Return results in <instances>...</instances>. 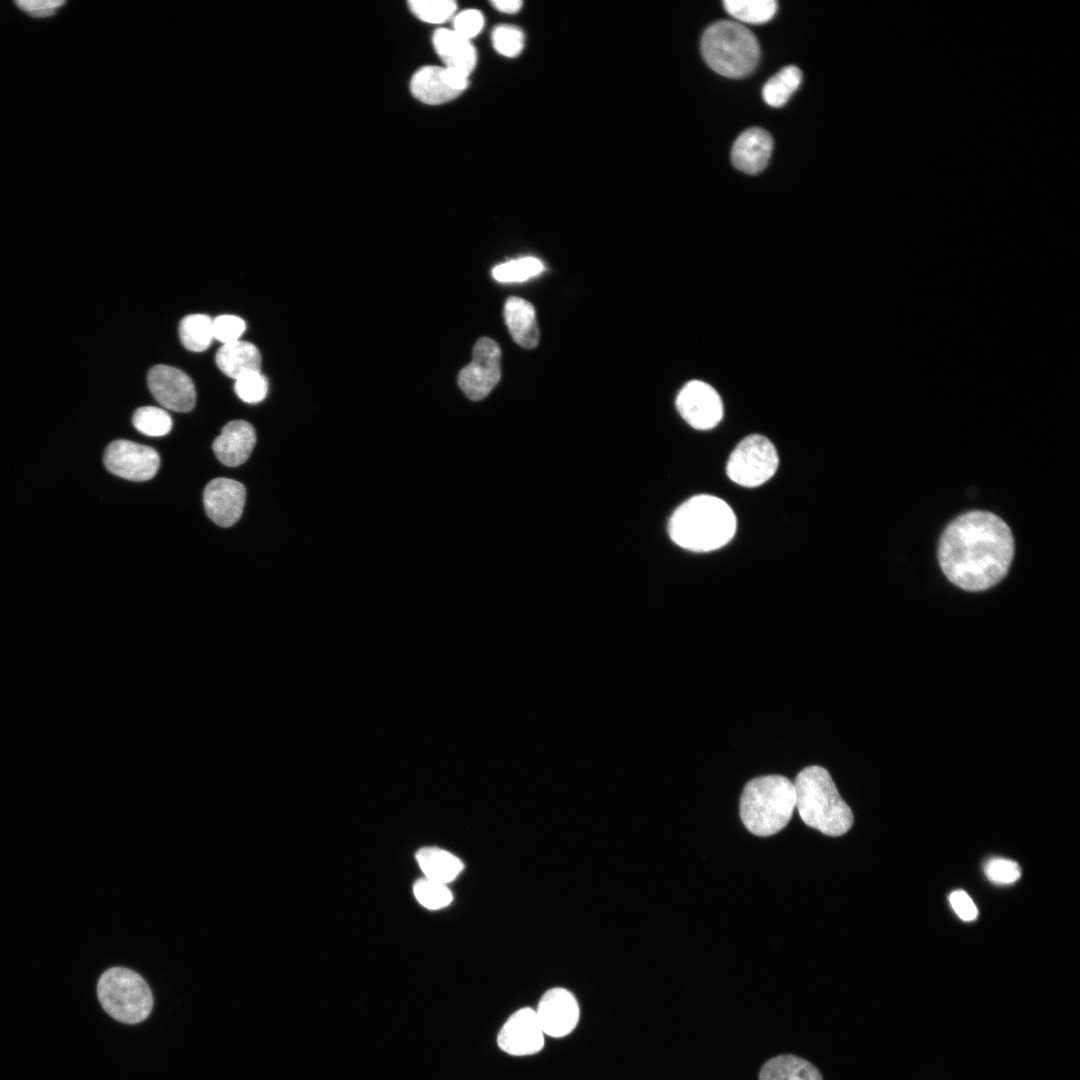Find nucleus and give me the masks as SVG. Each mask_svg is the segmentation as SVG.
I'll use <instances>...</instances> for the list:
<instances>
[{
    "label": "nucleus",
    "mask_w": 1080,
    "mask_h": 1080,
    "mask_svg": "<svg viewBox=\"0 0 1080 1080\" xmlns=\"http://www.w3.org/2000/svg\"><path fill=\"white\" fill-rule=\"evenodd\" d=\"M1014 556L1009 526L987 511H970L954 519L938 546L940 567L954 585L983 591L1001 581Z\"/></svg>",
    "instance_id": "nucleus-1"
},
{
    "label": "nucleus",
    "mask_w": 1080,
    "mask_h": 1080,
    "mask_svg": "<svg viewBox=\"0 0 1080 1080\" xmlns=\"http://www.w3.org/2000/svg\"><path fill=\"white\" fill-rule=\"evenodd\" d=\"M736 531V517L722 499L694 496L681 504L668 523L669 536L680 547L707 552L726 545Z\"/></svg>",
    "instance_id": "nucleus-2"
},
{
    "label": "nucleus",
    "mask_w": 1080,
    "mask_h": 1080,
    "mask_svg": "<svg viewBox=\"0 0 1080 1080\" xmlns=\"http://www.w3.org/2000/svg\"><path fill=\"white\" fill-rule=\"evenodd\" d=\"M793 784L795 808L807 826L832 837L848 832L853 813L825 768L808 766L800 771Z\"/></svg>",
    "instance_id": "nucleus-3"
},
{
    "label": "nucleus",
    "mask_w": 1080,
    "mask_h": 1080,
    "mask_svg": "<svg viewBox=\"0 0 1080 1080\" xmlns=\"http://www.w3.org/2000/svg\"><path fill=\"white\" fill-rule=\"evenodd\" d=\"M796 795L785 776L765 775L750 780L740 797V817L754 835L767 837L781 831L792 818Z\"/></svg>",
    "instance_id": "nucleus-4"
},
{
    "label": "nucleus",
    "mask_w": 1080,
    "mask_h": 1080,
    "mask_svg": "<svg viewBox=\"0 0 1080 1080\" xmlns=\"http://www.w3.org/2000/svg\"><path fill=\"white\" fill-rule=\"evenodd\" d=\"M701 53L708 66L718 74L742 78L757 66L760 47L754 34L744 25L721 20L703 33Z\"/></svg>",
    "instance_id": "nucleus-5"
},
{
    "label": "nucleus",
    "mask_w": 1080,
    "mask_h": 1080,
    "mask_svg": "<svg viewBox=\"0 0 1080 1080\" xmlns=\"http://www.w3.org/2000/svg\"><path fill=\"white\" fill-rule=\"evenodd\" d=\"M97 997L103 1010L123 1024H139L152 1013L154 996L148 981L126 966L107 968L97 982Z\"/></svg>",
    "instance_id": "nucleus-6"
},
{
    "label": "nucleus",
    "mask_w": 1080,
    "mask_h": 1080,
    "mask_svg": "<svg viewBox=\"0 0 1080 1080\" xmlns=\"http://www.w3.org/2000/svg\"><path fill=\"white\" fill-rule=\"evenodd\" d=\"M778 464V454L772 442L762 435L753 434L735 447L726 471L728 477L738 485L757 487L775 474Z\"/></svg>",
    "instance_id": "nucleus-7"
},
{
    "label": "nucleus",
    "mask_w": 1080,
    "mask_h": 1080,
    "mask_svg": "<svg viewBox=\"0 0 1080 1080\" xmlns=\"http://www.w3.org/2000/svg\"><path fill=\"white\" fill-rule=\"evenodd\" d=\"M501 349L491 338H480L474 348L472 361L462 368L458 384L471 400L485 398L501 377Z\"/></svg>",
    "instance_id": "nucleus-8"
},
{
    "label": "nucleus",
    "mask_w": 1080,
    "mask_h": 1080,
    "mask_svg": "<svg viewBox=\"0 0 1080 1080\" xmlns=\"http://www.w3.org/2000/svg\"><path fill=\"white\" fill-rule=\"evenodd\" d=\"M104 464L114 475L132 481H144L154 477L160 458L157 451L149 446L120 439L107 446Z\"/></svg>",
    "instance_id": "nucleus-9"
},
{
    "label": "nucleus",
    "mask_w": 1080,
    "mask_h": 1080,
    "mask_svg": "<svg viewBox=\"0 0 1080 1080\" xmlns=\"http://www.w3.org/2000/svg\"><path fill=\"white\" fill-rule=\"evenodd\" d=\"M676 407L682 418L693 428L708 430L722 419L723 404L717 391L708 383L692 380L676 397Z\"/></svg>",
    "instance_id": "nucleus-10"
},
{
    "label": "nucleus",
    "mask_w": 1080,
    "mask_h": 1080,
    "mask_svg": "<svg viewBox=\"0 0 1080 1080\" xmlns=\"http://www.w3.org/2000/svg\"><path fill=\"white\" fill-rule=\"evenodd\" d=\"M467 86L468 79L464 74L444 66H423L410 80L412 95L429 105L449 102L458 97Z\"/></svg>",
    "instance_id": "nucleus-11"
},
{
    "label": "nucleus",
    "mask_w": 1080,
    "mask_h": 1080,
    "mask_svg": "<svg viewBox=\"0 0 1080 1080\" xmlns=\"http://www.w3.org/2000/svg\"><path fill=\"white\" fill-rule=\"evenodd\" d=\"M147 383L153 397L164 408L177 412H189L194 408V384L180 369L168 365L153 366L148 372Z\"/></svg>",
    "instance_id": "nucleus-12"
},
{
    "label": "nucleus",
    "mask_w": 1080,
    "mask_h": 1080,
    "mask_svg": "<svg viewBox=\"0 0 1080 1080\" xmlns=\"http://www.w3.org/2000/svg\"><path fill=\"white\" fill-rule=\"evenodd\" d=\"M544 1035L535 1010L525 1007L507 1019L499 1031L497 1043L510 1055H532L543 1048Z\"/></svg>",
    "instance_id": "nucleus-13"
},
{
    "label": "nucleus",
    "mask_w": 1080,
    "mask_h": 1080,
    "mask_svg": "<svg viewBox=\"0 0 1080 1080\" xmlns=\"http://www.w3.org/2000/svg\"><path fill=\"white\" fill-rule=\"evenodd\" d=\"M545 1035L559 1038L576 1027L580 1010L574 995L567 989L555 987L546 991L535 1010Z\"/></svg>",
    "instance_id": "nucleus-14"
},
{
    "label": "nucleus",
    "mask_w": 1080,
    "mask_h": 1080,
    "mask_svg": "<svg viewBox=\"0 0 1080 1080\" xmlns=\"http://www.w3.org/2000/svg\"><path fill=\"white\" fill-rule=\"evenodd\" d=\"M245 499L244 485L228 478L211 480L203 493L206 514L221 527L232 526L239 520Z\"/></svg>",
    "instance_id": "nucleus-15"
},
{
    "label": "nucleus",
    "mask_w": 1080,
    "mask_h": 1080,
    "mask_svg": "<svg viewBox=\"0 0 1080 1080\" xmlns=\"http://www.w3.org/2000/svg\"><path fill=\"white\" fill-rule=\"evenodd\" d=\"M772 149L771 135L762 128L752 127L742 132L734 142L731 160L738 170L757 174L766 167Z\"/></svg>",
    "instance_id": "nucleus-16"
},
{
    "label": "nucleus",
    "mask_w": 1080,
    "mask_h": 1080,
    "mask_svg": "<svg viewBox=\"0 0 1080 1080\" xmlns=\"http://www.w3.org/2000/svg\"><path fill=\"white\" fill-rule=\"evenodd\" d=\"M255 443L256 433L253 426L244 420H234L222 428L212 447L222 464L235 467L248 459Z\"/></svg>",
    "instance_id": "nucleus-17"
},
{
    "label": "nucleus",
    "mask_w": 1080,
    "mask_h": 1080,
    "mask_svg": "<svg viewBox=\"0 0 1080 1080\" xmlns=\"http://www.w3.org/2000/svg\"><path fill=\"white\" fill-rule=\"evenodd\" d=\"M432 41L444 67L470 75L477 63V53L470 40L452 29L439 28L434 32Z\"/></svg>",
    "instance_id": "nucleus-18"
},
{
    "label": "nucleus",
    "mask_w": 1080,
    "mask_h": 1080,
    "mask_svg": "<svg viewBox=\"0 0 1080 1080\" xmlns=\"http://www.w3.org/2000/svg\"><path fill=\"white\" fill-rule=\"evenodd\" d=\"M504 317L513 340L523 348H534L539 342V329L533 305L519 297H509Z\"/></svg>",
    "instance_id": "nucleus-19"
},
{
    "label": "nucleus",
    "mask_w": 1080,
    "mask_h": 1080,
    "mask_svg": "<svg viewBox=\"0 0 1080 1080\" xmlns=\"http://www.w3.org/2000/svg\"><path fill=\"white\" fill-rule=\"evenodd\" d=\"M216 364L228 377L237 379L244 373L260 371L261 354L258 348L246 341L223 344L216 353Z\"/></svg>",
    "instance_id": "nucleus-20"
},
{
    "label": "nucleus",
    "mask_w": 1080,
    "mask_h": 1080,
    "mask_svg": "<svg viewBox=\"0 0 1080 1080\" xmlns=\"http://www.w3.org/2000/svg\"><path fill=\"white\" fill-rule=\"evenodd\" d=\"M425 878L447 884L463 870L462 861L452 853L438 847H425L416 854Z\"/></svg>",
    "instance_id": "nucleus-21"
},
{
    "label": "nucleus",
    "mask_w": 1080,
    "mask_h": 1080,
    "mask_svg": "<svg viewBox=\"0 0 1080 1080\" xmlns=\"http://www.w3.org/2000/svg\"><path fill=\"white\" fill-rule=\"evenodd\" d=\"M759 1080H823L819 1070L795 1055H779L761 1068Z\"/></svg>",
    "instance_id": "nucleus-22"
},
{
    "label": "nucleus",
    "mask_w": 1080,
    "mask_h": 1080,
    "mask_svg": "<svg viewBox=\"0 0 1080 1080\" xmlns=\"http://www.w3.org/2000/svg\"><path fill=\"white\" fill-rule=\"evenodd\" d=\"M801 80V70L796 66L788 65L768 79L763 86L762 97L768 105L781 107L798 89Z\"/></svg>",
    "instance_id": "nucleus-23"
},
{
    "label": "nucleus",
    "mask_w": 1080,
    "mask_h": 1080,
    "mask_svg": "<svg viewBox=\"0 0 1080 1080\" xmlns=\"http://www.w3.org/2000/svg\"><path fill=\"white\" fill-rule=\"evenodd\" d=\"M179 337L186 349L204 351L214 338L213 320L206 314L188 315L180 322Z\"/></svg>",
    "instance_id": "nucleus-24"
},
{
    "label": "nucleus",
    "mask_w": 1080,
    "mask_h": 1080,
    "mask_svg": "<svg viewBox=\"0 0 1080 1080\" xmlns=\"http://www.w3.org/2000/svg\"><path fill=\"white\" fill-rule=\"evenodd\" d=\"M723 5L731 16L751 24L769 21L777 10L774 0H725Z\"/></svg>",
    "instance_id": "nucleus-25"
},
{
    "label": "nucleus",
    "mask_w": 1080,
    "mask_h": 1080,
    "mask_svg": "<svg viewBox=\"0 0 1080 1080\" xmlns=\"http://www.w3.org/2000/svg\"><path fill=\"white\" fill-rule=\"evenodd\" d=\"M544 270L542 262L534 257H524L497 265L492 276L499 282H522L540 274Z\"/></svg>",
    "instance_id": "nucleus-26"
},
{
    "label": "nucleus",
    "mask_w": 1080,
    "mask_h": 1080,
    "mask_svg": "<svg viewBox=\"0 0 1080 1080\" xmlns=\"http://www.w3.org/2000/svg\"><path fill=\"white\" fill-rule=\"evenodd\" d=\"M132 421L138 431L152 437L164 436L172 428L170 415L164 409L154 406L138 408Z\"/></svg>",
    "instance_id": "nucleus-27"
},
{
    "label": "nucleus",
    "mask_w": 1080,
    "mask_h": 1080,
    "mask_svg": "<svg viewBox=\"0 0 1080 1080\" xmlns=\"http://www.w3.org/2000/svg\"><path fill=\"white\" fill-rule=\"evenodd\" d=\"M408 5L418 19L431 24L447 21L457 9L456 3L452 0H411Z\"/></svg>",
    "instance_id": "nucleus-28"
},
{
    "label": "nucleus",
    "mask_w": 1080,
    "mask_h": 1080,
    "mask_svg": "<svg viewBox=\"0 0 1080 1080\" xmlns=\"http://www.w3.org/2000/svg\"><path fill=\"white\" fill-rule=\"evenodd\" d=\"M413 891L418 902L431 910L441 909L452 901V893L446 884L427 878L416 881Z\"/></svg>",
    "instance_id": "nucleus-29"
},
{
    "label": "nucleus",
    "mask_w": 1080,
    "mask_h": 1080,
    "mask_svg": "<svg viewBox=\"0 0 1080 1080\" xmlns=\"http://www.w3.org/2000/svg\"><path fill=\"white\" fill-rule=\"evenodd\" d=\"M234 390L242 401L257 403L266 397L268 382L260 371H250L236 379Z\"/></svg>",
    "instance_id": "nucleus-30"
},
{
    "label": "nucleus",
    "mask_w": 1080,
    "mask_h": 1080,
    "mask_svg": "<svg viewBox=\"0 0 1080 1080\" xmlns=\"http://www.w3.org/2000/svg\"><path fill=\"white\" fill-rule=\"evenodd\" d=\"M492 44L494 49L506 57L518 55L524 47V35L514 26L501 25L492 32Z\"/></svg>",
    "instance_id": "nucleus-31"
},
{
    "label": "nucleus",
    "mask_w": 1080,
    "mask_h": 1080,
    "mask_svg": "<svg viewBox=\"0 0 1080 1080\" xmlns=\"http://www.w3.org/2000/svg\"><path fill=\"white\" fill-rule=\"evenodd\" d=\"M986 877L998 885L1016 882L1021 876L1018 863L1005 858H992L984 866Z\"/></svg>",
    "instance_id": "nucleus-32"
},
{
    "label": "nucleus",
    "mask_w": 1080,
    "mask_h": 1080,
    "mask_svg": "<svg viewBox=\"0 0 1080 1080\" xmlns=\"http://www.w3.org/2000/svg\"><path fill=\"white\" fill-rule=\"evenodd\" d=\"M245 322L235 315H220L213 320V335L223 344L240 340L245 331Z\"/></svg>",
    "instance_id": "nucleus-33"
},
{
    "label": "nucleus",
    "mask_w": 1080,
    "mask_h": 1080,
    "mask_svg": "<svg viewBox=\"0 0 1080 1080\" xmlns=\"http://www.w3.org/2000/svg\"><path fill=\"white\" fill-rule=\"evenodd\" d=\"M484 25V18L480 11L467 9L453 18V29L457 34L467 40L479 34Z\"/></svg>",
    "instance_id": "nucleus-34"
},
{
    "label": "nucleus",
    "mask_w": 1080,
    "mask_h": 1080,
    "mask_svg": "<svg viewBox=\"0 0 1080 1080\" xmlns=\"http://www.w3.org/2000/svg\"><path fill=\"white\" fill-rule=\"evenodd\" d=\"M15 4L28 15L43 18L54 15L65 2L59 0H21L16 1Z\"/></svg>",
    "instance_id": "nucleus-35"
},
{
    "label": "nucleus",
    "mask_w": 1080,
    "mask_h": 1080,
    "mask_svg": "<svg viewBox=\"0 0 1080 1080\" xmlns=\"http://www.w3.org/2000/svg\"><path fill=\"white\" fill-rule=\"evenodd\" d=\"M949 902L954 912L961 920L969 922L977 918L978 909L965 891H953L949 896Z\"/></svg>",
    "instance_id": "nucleus-36"
},
{
    "label": "nucleus",
    "mask_w": 1080,
    "mask_h": 1080,
    "mask_svg": "<svg viewBox=\"0 0 1080 1080\" xmlns=\"http://www.w3.org/2000/svg\"><path fill=\"white\" fill-rule=\"evenodd\" d=\"M491 4L496 10L506 14L517 13L522 6L519 0H494Z\"/></svg>",
    "instance_id": "nucleus-37"
}]
</instances>
